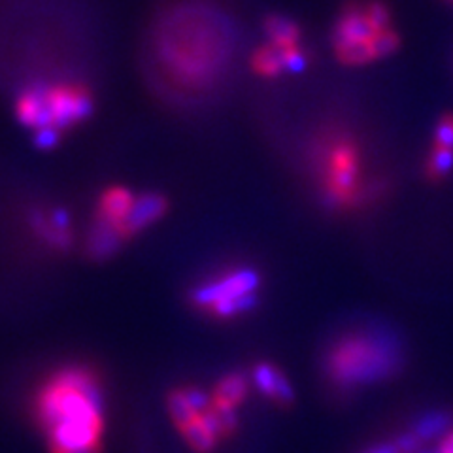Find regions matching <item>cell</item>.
<instances>
[{"mask_svg": "<svg viewBox=\"0 0 453 453\" xmlns=\"http://www.w3.org/2000/svg\"><path fill=\"white\" fill-rule=\"evenodd\" d=\"M31 406L48 453H103L106 395L93 366L68 363L55 368L36 388Z\"/></svg>", "mask_w": 453, "mask_h": 453, "instance_id": "1", "label": "cell"}, {"mask_svg": "<svg viewBox=\"0 0 453 453\" xmlns=\"http://www.w3.org/2000/svg\"><path fill=\"white\" fill-rule=\"evenodd\" d=\"M318 191L333 211H359L386 193V183L366 170L361 140L346 129H325L310 150Z\"/></svg>", "mask_w": 453, "mask_h": 453, "instance_id": "2", "label": "cell"}, {"mask_svg": "<svg viewBox=\"0 0 453 453\" xmlns=\"http://www.w3.org/2000/svg\"><path fill=\"white\" fill-rule=\"evenodd\" d=\"M404 361L396 336L374 325L338 333L321 356V372L338 393H356L391 380Z\"/></svg>", "mask_w": 453, "mask_h": 453, "instance_id": "3", "label": "cell"}, {"mask_svg": "<svg viewBox=\"0 0 453 453\" xmlns=\"http://www.w3.org/2000/svg\"><path fill=\"white\" fill-rule=\"evenodd\" d=\"M93 110L91 89L78 81L31 85L16 98V118L33 131L40 150L59 146L63 134L88 121Z\"/></svg>", "mask_w": 453, "mask_h": 453, "instance_id": "4", "label": "cell"}, {"mask_svg": "<svg viewBox=\"0 0 453 453\" xmlns=\"http://www.w3.org/2000/svg\"><path fill=\"white\" fill-rule=\"evenodd\" d=\"M401 48L391 8L381 0H351L333 25V51L338 63L365 66L388 59Z\"/></svg>", "mask_w": 453, "mask_h": 453, "instance_id": "5", "label": "cell"}, {"mask_svg": "<svg viewBox=\"0 0 453 453\" xmlns=\"http://www.w3.org/2000/svg\"><path fill=\"white\" fill-rule=\"evenodd\" d=\"M263 276L251 265H229L198 281L189 293V303L201 314L231 321L242 318L259 304Z\"/></svg>", "mask_w": 453, "mask_h": 453, "instance_id": "6", "label": "cell"}, {"mask_svg": "<svg viewBox=\"0 0 453 453\" xmlns=\"http://www.w3.org/2000/svg\"><path fill=\"white\" fill-rule=\"evenodd\" d=\"M263 33L265 42L250 57L253 74L263 80L301 74L310 61L301 25L281 13H271L263 21Z\"/></svg>", "mask_w": 453, "mask_h": 453, "instance_id": "7", "label": "cell"}, {"mask_svg": "<svg viewBox=\"0 0 453 453\" xmlns=\"http://www.w3.org/2000/svg\"><path fill=\"white\" fill-rule=\"evenodd\" d=\"M31 229L40 242L53 251H66L74 242L73 223L63 208L35 210L31 214Z\"/></svg>", "mask_w": 453, "mask_h": 453, "instance_id": "8", "label": "cell"}, {"mask_svg": "<svg viewBox=\"0 0 453 453\" xmlns=\"http://www.w3.org/2000/svg\"><path fill=\"white\" fill-rule=\"evenodd\" d=\"M251 386L257 393L280 408H288L295 401V389L288 374L271 361H257L251 368Z\"/></svg>", "mask_w": 453, "mask_h": 453, "instance_id": "9", "label": "cell"}, {"mask_svg": "<svg viewBox=\"0 0 453 453\" xmlns=\"http://www.w3.org/2000/svg\"><path fill=\"white\" fill-rule=\"evenodd\" d=\"M134 201H136V193H133L129 188L110 186L101 193V196H98L93 221L108 226V229H111L113 233H118L119 238L125 242L123 226L131 216Z\"/></svg>", "mask_w": 453, "mask_h": 453, "instance_id": "10", "label": "cell"}, {"mask_svg": "<svg viewBox=\"0 0 453 453\" xmlns=\"http://www.w3.org/2000/svg\"><path fill=\"white\" fill-rule=\"evenodd\" d=\"M166 211H168V198L163 193H157V191L136 193L133 211L123 226L125 242H129V240L136 238L138 234L148 231L150 226L161 221L166 216Z\"/></svg>", "mask_w": 453, "mask_h": 453, "instance_id": "11", "label": "cell"}, {"mask_svg": "<svg viewBox=\"0 0 453 453\" xmlns=\"http://www.w3.org/2000/svg\"><path fill=\"white\" fill-rule=\"evenodd\" d=\"M251 380L242 372H226L211 389V404L223 410H236L242 406L250 395Z\"/></svg>", "mask_w": 453, "mask_h": 453, "instance_id": "12", "label": "cell"}, {"mask_svg": "<svg viewBox=\"0 0 453 453\" xmlns=\"http://www.w3.org/2000/svg\"><path fill=\"white\" fill-rule=\"evenodd\" d=\"M125 242L118 233H113L108 226L93 221L88 240H85V251L95 261H106L116 255Z\"/></svg>", "mask_w": 453, "mask_h": 453, "instance_id": "13", "label": "cell"}, {"mask_svg": "<svg viewBox=\"0 0 453 453\" xmlns=\"http://www.w3.org/2000/svg\"><path fill=\"white\" fill-rule=\"evenodd\" d=\"M451 427H453L451 416L448 412H438V410H434V412H427L419 419H416L412 423V427H410V431H412L425 444L427 441H433V438H442Z\"/></svg>", "mask_w": 453, "mask_h": 453, "instance_id": "14", "label": "cell"}, {"mask_svg": "<svg viewBox=\"0 0 453 453\" xmlns=\"http://www.w3.org/2000/svg\"><path fill=\"white\" fill-rule=\"evenodd\" d=\"M363 453H403L399 444H396L395 436L391 438V441H384V442H376L372 446H368Z\"/></svg>", "mask_w": 453, "mask_h": 453, "instance_id": "15", "label": "cell"}, {"mask_svg": "<svg viewBox=\"0 0 453 453\" xmlns=\"http://www.w3.org/2000/svg\"><path fill=\"white\" fill-rule=\"evenodd\" d=\"M451 3H453V0H451Z\"/></svg>", "mask_w": 453, "mask_h": 453, "instance_id": "16", "label": "cell"}]
</instances>
